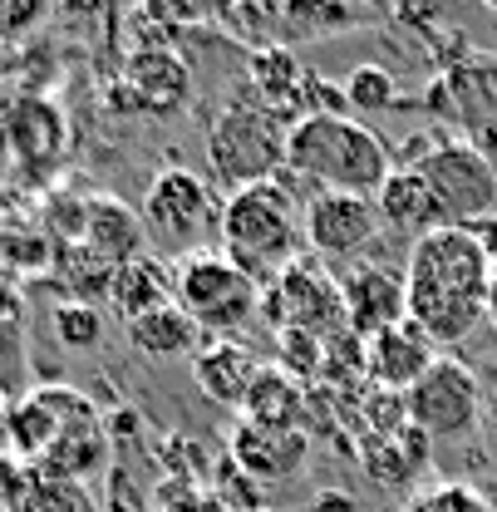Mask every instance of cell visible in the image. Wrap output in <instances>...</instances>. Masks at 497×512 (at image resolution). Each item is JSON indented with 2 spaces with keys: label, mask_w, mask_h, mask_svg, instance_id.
Instances as JSON below:
<instances>
[{
  "label": "cell",
  "mask_w": 497,
  "mask_h": 512,
  "mask_svg": "<svg viewBox=\"0 0 497 512\" xmlns=\"http://www.w3.org/2000/svg\"><path fill=\"white\" fill-rule=\"evenodd\" d=\"M488 276L493 261L473 227H438L409 247L404 261V301L409 320L434 345H463L488 320Z\"/></svg>",
  "instance_id": "6da1fadb"
},
{
  "label": "cell",
  "mask_w": 497,
  "mask_h": 512,
  "mask_svg": "<svg viewBox=\"0 0 497 512\" xmlns=\"http://www.w3.org/2000/svg\"><path fill=\"white\" fill-rule=\"evenodd\" d=\"M286 168L306 178L315 192L374 197L394 173V158H389V143L355 114H311L291 128Z\"/></svg>",
  "instance_id": "7a4b0ae2"
},
{
  "label": "cell",
  "mask_w": 497,
  "mask_h": 512,
  "mask_svg": "<svg viewBox=\"0 0 497 512\" xmlns=\"http://www.w3.org/2000/svg\"><path fill=\"white\" fill-rule=\"evenodd\" d=\"M301 247H306V207H296V197L281 188V178L227 192L217 252L227 256L237 271H247L261 291L286 266L301 261Z\"/></svg>",
  "instance_id": "3957f363"
},
{
  "label": "cell",
  "mask_w": 497,
  "mask_h": 512,
  "mask_svg": "<svg viewBox=\"0 0 497 512\" xmlns=\"http://www.w3.org/2000/svg\"><path fill=\"white\" fill-rule=\"evenodd\" d=\"M286 143H291V124L276 109H266L256 94H242L207 128L212 178L227 192H242L251 183H276L286 168Z\"/></svg>",
  "instance_id": "277c9868"
},
{
  "label": "cell",
  "mask_w": 497,
  "mask_h": 512,
  "mask_svg": "<svg viewBox=\"0 0 497 512\" xmlns=\"http://www.w3.org/2000/svg\"><path fill=\"white\" fill-rule=\"evenodd\" d=\"M399 168H414L429 183L448 227H483L497 217V168L483 148L463 138H414L404 143Z\"/></svg>",
  "instance_id": "5b68a950"
},
{
  "label": "cell",
  "mask_w": 497,
  "mask_h": 512,
  "mask_svg": "<svg viewBox=\"0 0 497 512\" xmlns=\"http://www.w3.org/2000/svg\"><path fill=\"white\" fill-rule=\"evenodd\" d=\"M222 202L212 183L192 168H163L153 173V183L143 188L138 217L153 247L173 252V261L197 252H212V242H222Z\"/></svg>",
  "instance_id": "8992f818"
},
{
  "label": "cell",
  "mask_w": 497,
  "mask_h": 512,
  "mask_svg": "<svg viewBox=\"0 0 497 512\" xmlns=\"http://www.w3.org/2000/svg\"><path fill=\"white\" fill-rule=\"evenodd\" d=\"M173 301L197 320L207 340H237L261 316V286L222 252H197L173 261Z\"/></svg>",
  "instance_id": "52a82bcc"
},
{
  "label": "cell",
  "mask_w": 497,
  "mask_h": 512,
  "mask_svg": "<svg viewBox=\"0 0 497 512\" xmlns=\"http://www.w3.org/2000/svg\"><path fill=\"white\" fill-rule=\"evenodd\" d=\"M261 320L281 335V330H306L320 335L325 345L350 335L345 320V296H340V276H325V266L301 256L296 266H286L266 291H261Z\"/></svg>",
  "instance_id": "ba28073f"
},
{
  "label": "cell",
  "mask_w": 497,
  "mask_h": 512,
  "mask_svg": "<svg viewBox=\"0 0 497 512\" xmlns=\"http://www.w3.org/2000/svg\"><path fill=\"white\" fill-rule=\"evenodd\" d=\"M404 414L429 444H458L483 424V384L458 355H438L434 370L404 394Z\"/></svg>",
  "instance_id": "9c48e42d"
},
{
  "label": "cell",
  "mask_w": 497,
  "mask_h": 512,
  "mask_svg": "<svg viewBox=\"0 0 497 512\" xmlns=\"http://www.w3.org/2000/svg\"><path fill=\"white\" fill-rule=\"evenodd\" d=\"M384 242V222L374 197H350V192H311L306 202V247L315 261L335 266H360L365 256Z\"/></svg>",
  "instance_id": "30bf717a"
},
{
  "label": "cell",
  "mask_w": 497,
  "mask_h": 512,
  "mask_svg": "<svg viewBox=\"0 0 497 512\" xmlns=\"http://www.w3.org/2000/svg\"><path fill=\"white\" fill-rule=\"evenodd\" d=\"M227 458L247 473L256 488H276L306 473L311 463V434L306 429H271V424H251L242 419L227 439Z\"/></svg>",
  "instance_id": "8fae6325"
},
{
  "label": "cell",
  "mask_w": 497,
  "mask_h": 512,
  "mask_svg": "<svg viewBox=\"0 0 497 512\" xmlns=\"http://www.w3.org/2000/svg\"><path fill=\"white\" fill-rule=\"evenodd\" d=\"M340 296H345V320H350L355 340H370L379 330H394L409 320L404 271H394V266L360 261V266L340 271Z\"/></svg>",
  "instance_id": "7c38bea8"
},
{
  "label": "cell",
  "mask_w": 497,
  "mask_h": 512,
  "mask_svg": "<svg viewBox=\"0 0 497 512\" xmlns=\"http://www.w3.org/2000/svg\"><path fill=\"white\" fill-rule=\"evenodd\" d=\"M79 247L89 261H99L104 271H119L128 261H138L148 247V232H143V217L124 207L119 197L109 192H94L84 197L79 207Z\"/></svg>",
  "instance_id": "4fadbf2b"
},
{
  "label": "cell",
  "mask_w": 497,
  "mask_h": 512,
  "mask_svg": "<svg viewBox=\"0 0 497 512\" xmlns=\"http://www.w3.org/2000/svg\"><path fill=\"white\" fill-rule=\"evenodd\" d=\"M434 360H438V345L414 320H404L394 330H379V335L365 340V375L374 380L379 394H399L404 399L414 384L434 370Z\"/></svg>",
  "instance_id": "5bb4252c"
},
{
  "label": "cell",
  "mask_w": 497,
  "mask_h": 512,
  "mask_svg": "<svg viewBox=\"0 0 497 512\" xmlns=\"http://www.w3.org/2000/svg\"><path fill=\"white\" fill-rule=\"evenodd\" d=\"M261 370L266 365L256 360V350L242 345V340H202V350L192 355V380L222 409H242Z\"/></svg>",
  "instance_id": "9a60e30c"
},
{
  "label": "cell",
  "mask_w": 497,
  "mask_h": 512,
  "mask_svg": "<svg viewBox=\"0 0 497 512\" xmlns=\"http://www.w3.org/2000/svg\"><path fill=\"white\" fill-rule=\"evenodd\" d=\"M374 207H379L384 232L404 237L409 247H414V242H424V237L438 232V227H448V222H443L438 197L429 192V183H424L414 168H394V173L384 178V188L374 192Z\"/></svg>",
  "instance_id": "2e32d148"
},
{
  "label": "cell",
  "mask_w": 497,
  "mask_h": 512,
  "mask_svg": "<svg viewBox=\"0 0 497 512\" xmlns=\"http://www.w3.org/2000/svg\"><path fill=\"white\" fill-rule=\"evenodd\" d=\"M104 463H109V434H104V424H99L94 404L84 399V404L69 414V424L60 429L55 448L40 458V468H35V473L60 478V483H84V478L104 473Z\"/></svg>",
  "instance_id": "e0dca14e"
},
{
  "label": "cell",
  "mask_w": 497,
  "mask_h": 512,
  "mask_svg": "<svg viewBox=\"0 0 497 512\" xmlns=\"http://www.w3.org/2000/svg\"><path fill=\"white\" fill-rule=\"evenodd\" d=\"M124 89L138 114H178L192 99V79L187 64L173 50H133V60L124 69Z\"/></svg>",
  "instance_id": "ac0fdd59"
},
{
  "label": "cell",
  "mask_w": 497,
  "mask_h": 512,
  "mask_svg": "<svg viewBox=\"0 0 497 512\" xmlns=\"http://www.w3.org/2000/svg\"><path fill=\"white\" fill-rule=\"evenodd\" d=\"M128 330V345L143 355V360H192L197 350H202V330H197V320L187 316L178 301H168V306H158V311H148V316H138Z\"/></svg>",
  "instance_id": "d6986e66"
},
{
  "label": "cell",
  "mask_w": 497,
  "mask_h": 512,
  "mask_svg": "<svg viewBox=\"0 0 497 512\" xmlns=\"http://www.w3.org/2000/svg\"><path fill=\"white\" fill-rule=\"evenodd\" d=\"M242 419L251 424H271V429H306L311 419V384L291 380L281 365H266L256 384H251Z\"/></svg>",
  "instance_id": "ffe728a7"
},
{
  "label": "cell",
  "mask_w": 497,
  "mask_h": 512,
  "mask_svg": "<svg viewBox=\"0 0 497 512\" xmlns=\"http://www.w3.org/2000/svg\"><path fill=\"white\" fill-rule=\"evenodd\" d=\"M104 301L114 306V316L124 325H133L138 316H148V311L173 301V271L163 261H153V256H138V261H128V266H119L109 276Z\"/></svg>",
  "instance_id": "44dd1931"
},
{
  "label": "cell",
  "mask_w": 497,
  "mask_h": 512,
  "mask_svg": "<svg viewBox=\"0 0 497 512\" xmlns=\"http://www.w3.org/2000/svg\"><path fill=\"white\" fill-rule=\"evenodd\" d=\"M10 512H99L94 498L79 488V483H60V478H45L35 468H20L15 473V488L5 493Z\"/></svg>",
  "instance_id": "7402d4cb"
},
{
  "label": "cell",
  "mask_w": 497,
  "mask_h": 512,
  "mask_svg": "<svg viewBox=\"0 0 497 512\" xmlns=\"http://www.w3.org/2000/svg\"><path fill=\"white\" fill-rule=\"evenodd\" d=\"M25 380V301L10 276H0V394L20 399Z\"/></svg>",
  "instance_id": "603a6c76"
},
{
  "label": "cell",
  "mask_w": 497,
  "mask_h": 512,
  "mask_svg": "<svg viewBox=\"0 0 497 512\" xmlns=\"http://www.w3.org/2000/svg\"><path fill=\"white\" fill-rule=\"evenodd\" d=\"M345 99H350V109L355 114H389L394 104H399V84H394V74L389 69H379V64H360L350 79H345Z\"/></svg>",
  "instance_id": "cb8c5ba5"
},
{
  "label": "cell",
  "mask_w": 497,
  "mask_h": 512,
  "mask_svg": "<svg viewBox=\"0 0 497 512\" xmlns=\"http://www.w3.org/2000/svg\"><path fill=\"white\" fill-rule=\"evenodd\" d=\"M330 345L320 340V335H306V330H281L276 335V365L291 375V380H301V384H311L330 360Z\"/></svg>",
  "instance_id": "d4e9b609"
},
{
  "label": "cell",
  "mask_w": 497,
  "mask_h": 512,
  "mask_svg": "<svg viewBox=\"0 0 497 512\" xmlns=\"http://www.w3.org/2000/svg\"><path fill=\"white\" fill-rule=\"evenodd\" d=\"M55 340H60L69 355L99 350V340H104V316H99L89 301H64V306H55Z\"/></svg>",
  "instance_id": "484cf974"
},
{
  "label": "cell",
  "mask_w": 497,
  "mask_h": 512,
  "mask_svg": "<svg viewBox=\"0 0 497 512\" xmlns=\"http://www.w3.org/2000/svg\"><path fill=\"white\" fill-rule=\"evenodd\" d=\"M404 512H493V503L473 488V483H434V488H424V493H414Z\"/></svg>",
  "instance_id": "4316f807"
},
{
  "label": "cell",
  "mask_w": 497,
  "mask_h": 512,
  "mask_svg": "<svg viewBox=\"0 0 497 512\" xmlns=\"http://www.w3.org/2000/svg\"><path fill=\"white\" fill-rule=\"evenodd\" d=\"M158 512H232L212 488H202L197 478H168L158 488Z\"/></svg>",
  "instance_id": "83f0119b"
},
{
  "label": "cell",
  "mask_w": 497,
  "mask_h": 512,
  "mask_svg": "<svg viewBox=\"0 0 497 512\" xmlns=\"http://www.w3.org/2000/svg\"><path fill=\"white\" fill-rule=\"evenodd\" d=\"M40 20H45L40 5H0V35H20V30H30Z\"/></svg>",
  "instance_id": "f1b7e54d"
},
{
  "label": "cell",
  "mask_w": 497,
  "mask_h": 512,
  "mask_svg": "<svg viewBox=\"0 0 497 512\" xmlns=\"http://www.w3.org/2000/svg\"><path fill=\"white\" fill-rule=\"evenodd\" d=\"M478 237H483V247H488V261H493V276H488V320L497 325V217L493 222H483V227H473Z\"/></svg>",
  "instance_id": "f546056e"
},
{
  "label": "cell",
  "mask_w": 497,
  "mask_h": 512,
  "mask_svg": "<svg viewBox=\"0 0 497 512\" xmlns=\"http://www.w3.org/2000/svg\"><path fill=\"white\" fill-rule=\"evenodd\" d=\"M488 424H493V434H497V399H488Z\"/></svg>",
  "instance_id": "4dcf8cb0"
},
{
  "label": "cell",
  "mask_w": 497,
  "mask_h": 512,
  "mask_svg": "<svg viewBox=\"0 0 497 512\" xmlns=\"http://www.w3.org/2000/svg\"><path fill=\"white\" fill-rule=\"evenodd\" d=\"M261 512H271V508H261Z\"/></svg>",
  "instance_id": "1f68e13d"
},
{
  "label": "cell",
  "mask_w": 497,
  "mask_h": 512,
  "mask_svg": "<svg viewBox=\"0 0 497 512\" xmlns=\"http://www.w3.org/2000/svg\"><path fill=\"white\" fill-rule=\"evenodd\" d=\"M493 10H497V5H493Z\"/></svg>",
  "instance_id": "d6a6232c"
}]
</instances>
